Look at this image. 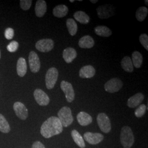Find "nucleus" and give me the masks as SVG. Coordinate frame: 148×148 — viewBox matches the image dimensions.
Segmentation results:
<instances>
[{
	"instance_id": "nucleus-21",
	"label": "nucleus",
	"mask_w": 148,
	"mask_h": 148,
	"mask_svg": "<svg viewBox=\"0 0 148 148\" xmlns=\"http://www.w3.org/2000/svg\"><path fill=\"white\" fill-rule=\"evenodd\" d=\"M69 9L66 5H59L56 6L53 10V14L57 18H63L67 15Z\"/></svg>"
},
{
	"instance_id": "nucleus-17",
	"label": "nucleus",
	"mask_w": 148,
	"mask_h": 148,
	"mask_svg": "<svg viewBox=\"0 0 148 148\" xmlns=\"http://www.w3.org/2000/svg\"><path fill=\"white\" fill-rule=\"evenodd\" d=\"M47 4L45 1L38 0L35 7V14L37 17L41 18L44 16L47 12Z\"/></svg>"
},
{
	"instance_id": "nucleus-36",
	"label": "nucleus",
	"mask_w": 148,
	"mask_h": 148,
	"mask_svg": "<svg viewBox=\"0 0 148 148\" xmlns=\"http://www.w3.org/2000/svg\"><path fill=\"white\" fill-rule=\"evenodd\" d=\"M90 2H91L92 3H96L98 1L97 0H90Z\"/></svg>"
},
{
	"instance_id": "nucleus-39",
	"label": "nucleus",
	"mask_w": 148,
	"mask_h": 148,
	"mask_svg": "<svg viewBox=\"0 0 148 148\" xmlns=\"http://www.w3.org/2000/svg\"><path fill=\"white\" fill-rule=\"evenodd\" d=\"M0 59H1V51H0Z\"/></svg>"
},
{
	"instance_id": "nucleus-22",
	"label": "nucleus",
	"mask_w": 148,
	"mask_h": 148,
	"mask_svg": "<svg viewBox=\"0 0 148 148\" xmlns=\"http://www.w3.org/2000/svg\"><path fill=\"white\" fill-rule=\"evenodd\" d=\"M73 16L75 20L81 24H87L90 22V16L83 11H77L74 13Z\"/></svg>"
},
{
	"instance_id": "nucleus-33",
	"label": "nucleus",
	"mask_w": 148,
	"mask_h": 148,
	"mask_svg": "<svg viewBox=\"0 0 148 148\" xmlns=\"http://www.w3.org/2000/svg\"><path fill=\"white\" fill-rule=\"evenodd\" d=\"M19 43L16 41H12L7 47V50L10 52H15L18 49Z\"/></svg>"
},
{
	"instance_id": "nucleus-13",
	"label": "nucleus",
	"mask_w": 148,
	"mask_h": 148,
	"mask_svg": "<svg viewBox=\"0 0 148 148\" xmlns=\"http://www.w3.org/2000/svg\"><path fill=\"white\" fill-rule=\"evenodd\" d=\"M85 140L92 145H97L103 140L104 136L99 133L86 132L84 135Z\"/></svg>"
},
{
	"instance_id": "nucleus-9",
	"label": "nucleus",
	"mask_w": 148,
	"mask_h": 148,
	"mask_svg": "<svg viewBox=\"0 0 148 148\" xmlns=\"http://www.w3.org/2000/svg\"><path fill=\"white\" fill-rule=\"evenodd\" d=\"M60 88L63 91L66 101L71 103L75 99V92L72 85L68 81H62L60 83Z\"/></svg>"
},
{
	"instance_id": "nucleus-25",
	"label": "nucleus",
	"mask_w": 148,
	"mask_h": 148,
	"mask_svg": "<svg viewBox=\"0 0 148 148\" xmlns=\"http://www.w3.org/2000/svg\"><path fill=\"white\" fill-rule=\"evenodd\" d=\"M71 137L73 138L75 143H76L81 148H85L86 147L84 139H83L79 133L76 130L71 131Z\"/></svg>"
},
{
	"instance_id": "nucleus-14",
	"label": "nucleus",
	"mask_w": 148,
	"mask_h": 148,
	"mask_svg": "<svg viewBox=\"0 0 148 148\" xmlns=\"http://www.w3.org/2000/svg\"><path fill=\"white\" fill-rule=\"evenodd\" d=\"M95 74V70L92 65H88L82 67L79 70V76L82 79H90Z\"/></svg>"
},
{
	"instance_id": "nucleus-12",
	"label": "nucleus",
	"mask_w": 148,
	"mask_h": 148,
	"mask_svg": "<svg viewBox=\"0 0 148 148\" xmlns=\"http://www.w3.org/2000/svg\"><path fill=\"white\" fill-rule=\"evenodd\" d=\"M13 109L16 116L22 120H25L28 117V110L25 106L19 101L14 103Z\"/></svg>"
},
{
	"instance_id": "nucleus-8",
	"label": "nucleus",
	"mask_w": 148,
	"mask_h": 148,
	"mask_svg": "<svg viewBox=\"0 0 148 148\" xmlns=\"http://www.w3.org/2000/svg\"><path fill=\"white\" fill-rule=\"evenodd\" d=\"M54 46V43L52 39L46 38L38 41L36 43L35 47L38 51L41 52H50Z\"/></svg>"
},
{
	"instance_id": "nucleus-15",
	"label": "nucleus",
	"mask_w": 148,
	"mask_h": 148,
	"mask_svg": "<svg viewBox=\"0 0 148 148\" xmlns=\"http://www.w3.org/2000/svg\"><path fill=\"white\" fill-rule=\"evenodd\" d=\"M144 99V95L142 93L137 94L130 97L127 101V106L130 108H134L139 106Z\"/></svg>"
},
{
	"instance_id": "nucleus-32",
	"label": "nucleus",
	"mask_w": 148,
	"mask_h": 148,
	"mask_svg": "<svg viewBox=\"0 0 148 148\" xmlns=\"http://www.w3.org/2000/svg\"><path fill=\"white\" fill-rule=\"evenodd\" d=\"M139 41L146 50H148V36L146 34H143L139 36Z\"/></svg>"
},
{
	"instance_id": "nucleus-27",
	"label": "nucleus",
	"mask_w": 148,
	"mask_h": 148,
	"mask_svg": "<svg viewBox=\"0 0 148 148\" xmlns=\"http://www.w3.org/2000/svg\"><path fill=\"white\" fill-rule=\"evenodd\" d=\"M66 27L70 35L75 36L77 32V25L73 19L69 18L66 20Z\"/></svg>"
},
{
	"instance_id": "nucleus-10",
	"label": "nucleus",
	"mask_w": 148,
	"mask_h": 148,
	"mask_svg": "<svg viewBox=\"0 0 148 148\" xmlns=\"http://www.w3.org/2000/svg\"><path fill=\"white\" fill-rule=\"evenodd\" d=\"M29 63L30 69L33 73H37L41 68V63L40 58L34 51H31L29 56Z\"/></svg>"
},
{
	"instance_id": "nucleus-34",
	"label": "nucleus",
	"mask_w": 148,
	"mask_h": 148,
	"mask_svg": "<svg viewBox=\"0 0 148 148\" xmlns=\"http://www.w3.org/2000/svg\"><path fill=\"white\" fill-rule=\"evenodd\" d=\"M14 30L11 28V27H8L7 29H6L5 32V36L6 38V39L7 40H11L13 38V37H14Z\"/></svg>"
},
{
	"instance_id": "nucleus-24",
	"label": "nucleus",
	"mask_w": 148,
	"mask_h": 148,
	"mask_svg": "<svg viewBox=\"0 0 148 148\" xmlns=\"http://www.w3.org/2000/svg\"><path fill=\"white\" fill-rule=\"evenodd\" d=\"M122 68L127 73H132L134 70L132 59L130 57L126 56L121 62Z\"/></svg>"
},
{
	"instance_id": "nucleus-29",
	"label": "nucleus",
	"mask_w": 148,
	"mask_h": 148,
	"mask_svg": "<svg viewBox=\"0 0 148 148\" xmlns=\"http://www.w3.org/2000/svg\"><path fill=\"white\" fill-rule=\"evenodd\" d=\"M11 131L10 126L5 117L0 113V131L4 133H8Z\"/></svg>"
},
{
	"instance_id": "nucleus-20",
	"label": "nucleus",
	"mask_w": 148,
	"mask_h": 148,
	"mask_svg": "<svg viewBox=\"0 0 148 148\" xmlns=\"http://www.w3.org/2000/svg\"><path fill=\"white\" fill-rule=\"evenodd\" d=\"M27 71V62L24 58H19L16 64V72L20 77H24Z\"/></svg>"
},
{
	"instance_id": "nucleus-7",
	"label": "nucleus",
	"mask_w": 148,
	"mask_h": 148,
	"mask_svg": "<svg viewBox=\"0 0 148 148\" xmlns=\"http://www.w3.org/2000/svg\"><path fill=\"white\" fill-rule=\"evenodd\" d=\"M123 82L119 78H113L109 80L104 85V88L106 92L113 93L117 92L121 89Z\"/></svg>"
},
{
	"instance_id": "nucleus-3",
	"label": "nucleus",
	"mask_w": 148,
	"mask_h": 148,
	"mask_svg": "<svg viewBox=\"0 0 148 148\" xmlns=\"http://www.w3.org/2000/svg\"><path fill=\"white\" fill-rule=\"evenodd\" d=\"M58 116L63 127H68L74 121V117L73 116L71 110L68 106L62 108L58 112Z\"/></svg>"
},
{
	"instance_id": "nucleus-26",
	"label": "nucleus",
	"mask_w": 148,
	"mask_h": 148,
	"mask_svg": "<svg viewBox=\"0 0 148 148\" xmlns=\"http://www.w3.org/2000/svg\"><path fill=\"white\" fill-rule=\"evenodd\" d=\"M133 65L136 68L139 69L141 67L143 63V56L142 54L138 51L133 52L132 55Z\"/></svg>"
},
{
	"instance_id": "nucleus-18",
	"label": "nucleus",
	"mask_w": 148,
	"mask_h": 148,
	"mask_svg": "<svg viewBox=\"0 0 148 148\" xmlns=\"http://www.w3.org/2000/svg\"><path fill=\"white\" fill-rule=\"evenodd\" d=\"M77 120L81 126H86L92 123V117L84 111H81L77 115Z\"/></svg>"
},
{
	"instance_id": "nucleus-38",
	"label": "nucleus",
	"mask_w": 148,
	"mask_h": 148,
	"mask_svg": "<svg viewBox=\"0 0 148 148\" xmlns=\"http://www.w3.org/2000/svg\"><path fill=\"white\" fill-rule=\"evenodd\" d=\"M74 1H75L74 0H72V1H71V0H70V2H74Z\"/></svg>"
},
{
	"instance_id": "nucleus-2",
	"label": "nucleus",
	"mask_w": 148,
	"mask_h": 148,
	"mask_svg": "<svg viewBox=\"0 0 148 148\" xmlns=\"http://www.w3.org/2000/svg\"><path fill=\"white\" fill-rule=\"evenodd\" d=\"M120 141L124 148H131L134 142V138L131 128L128 126L122 127L120 134Z\"/></svg>"
},
{
	"instance_id": "nucleus-30",
	"label": "nucleus",
	"mask_w": 148,
	"mask_h": 148,
	"mask_svg": "<svg viewBox=\"0 0 148 148\" xmlns=\"http://www.w3.org/2000/svg\"><path fill=\"white\" fill-rule=\"evenodd\" d=\"M147 110L146 106L145 104H141L134 111V115L137 117H142L144 115Z\"/></svg>"
},
{
	"instance_id": "nucleus-28",
	"label": "nucleus",
	"mask_w": 148,
	"mask_h": 148,
	"mask_svg": "<svg viewBox=\"0 0 148 148\" xmlns=\"http://www.w3.org/2000/svg\"><path fill=\"white\" fill-rule=\"evenodd\" d=\"M148 8L142 6L138 8L136 13V18L138 21H143L146 18L148 14Z\"/></svg>"
},
{
	"instance_id": "nucleus-19",
	"label": "nucleus",
	"mask_w": 148,
	"mask_h": 148,
	"mask_svg": "<svg viewBox=\"0 0 148 148\" xmlns=\"http://www.w3.org/2000/svg\"><path fill=\"white\" fill-rule=\"evenodd\" d=\"M79 46L81 48H91L95 45L93 38L89 35H85L81 37L79 41Z\"/></svg>"
},
{
	"instance_id": "nucleus-35",
	"label": "nucleus",
	"mask_w": 148,
	"mask_h": 148,
	"mask_svg": "<svg viewBox=\"0 0 148 148\" xmlns=\"http://www.w3.org/2000/svg\"><path fill=\"white\" fill-rule=\"evenodd\" d=\"M32 148H46L42 143L39 141H36L33 143Z\"/></svg>"
},
{
	"instance_id": "nucleus-6",
	"label": "nucleus",
	"mask_w": 148,
	"mask_h": 148,
	"mask_svg": "<svg viewBox=\"0 0 148 148\" xmlns=\"http://www.w3.org/2000/svg\"><path fill=\"white\" fill-rule=\"evenodd\" d=\"M97 12L100 19H108L115 14V8L110 5H100L97 8Z\"/></svg>"
},
{
	"instance_id": "nucleus-23",
	"label": "nucleus",
	"mask_w": 148,
	"mask_h": 148,
	"mask_svg": "<svg viewBox=\"0 0 148 148\" xmlns=\"http://www.w3.org/2000/svg\"><path fill=\"white\" fill-rule=\"evenodd\" d=\"M95 34L101 37H108L112 35V32L108 27L104 25H99L95 28Z\"/></svg>"
},
{
	"instance_id": "nucleus-31",
	"label": "nucleus",
	"mask_w": 148,
	"mask_h": 148,
	"mask_svg": "<svg viewBox=\"0 0 148 148\" xmlns=\"http://www.w3.org/2000/svg\"><path fill=\"white\" fill-rule=\"evenodd\" d=\"M32 0H21L20 1V6L21 8L24 11L29 10L32 5Z\"/></svg>"
},
{
	"instance_id": "nucleus-16",
	"label": "nucleus",
	"mask_w": 148,
	"mask_h": 148,
	"mask_svg": "<svg viewBox=\"0 0 148 148\" xmlns=\"http://www.w3.org/2000/svg\"><path fill=\"white\" fill-rule=\"evenodd\" d=\"M76 57L77 52L73 48H66L63 51V57L66 63H71Z\"/></svg>"
},
{
	"instance_id": "nucleus-4",
	"label": "nucleus",
	"mask_w": 148,
	"mask_h": 148,
	"mask_svg": "<svg viewBox=\"0 0 148 148\" xmlns=\"http://www.w3.org/2000/svg\"><path fill=\"white\" fill-rule=\"evenodd\" d=\"M58 75V70L54 67L48 70L45 77L46 86L48 90H52L54 88L57 81Z\"/></svg>"
},
{
	"instance_id": "nucleus-5",
	"label": "nucleus",
	"mask_w": 148,
	"mask_h": 148,
	"mask_svg": "<svg viewBox=\"0 0 148 148\" xmlns=\"http://www.w3.org/2000/svg\"><path fill=\"white\" fill-rule=\"evenodd\" d=\"M97 121L103 132L108 133L110 132L111 129L110 120L105 113H99L97 117Z\"/></svg>"
},
{
	"instance_id": "nucleus-11",
	"label": "nucleus",
	"mask_w": 148,
	"mask_h": 148,
	"mask_svg": "<svg viewBox=\"0 0 148 148\" xmlns=\"http://www.w3.org/2000/svg\"><path fill=\"white\" fill-rule=\"evenodd\" d=\"M34 97L38 105L47 106L49 103L50 99L48 95L42 90L36 89L34 92Z\"/></svg>"
},
{
	"instance_id": "nucleus-1",
	"label": "nucleus",
	"mask_w": 148,
	"mask_h": 148,
	"mask_svg": "<svg viewBox=\"0 0 148 148\" xmlns=\"http://www.w3.org/2000/svg\"><path fill=\"white\" fill-rule=\"evenodd\" d=\"M63 127L58 117L51 116L44 122L41 127L40 133L45 138L58 135L63 132Z\"/></svg>"
},
{
	"instance_id": "nucleus-37",
	"label": "nucleus",
	"mask_w": 148,
	"mask_h": 148,
	"mask_svg": "<svg viewBox=\"0 0 148 148\" xmlns=\"http://www.w3.org/2000/svg\"><path fill=\"white\" fill-rule=\"evenodd\" d=\"M148 0H145V4H146V5H148Z\"/></svg>"
}]
</instances>
